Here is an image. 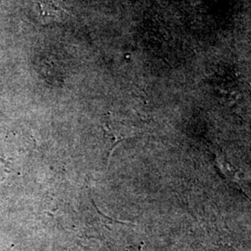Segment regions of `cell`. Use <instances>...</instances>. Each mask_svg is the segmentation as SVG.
Returning <instances> with one entry per match:
<instances>
[{
	"label": "cell",
	"instance_id": "1",
	"mask_svg": "<svg viewBox=\"0 0 251 251\" xmlns=\"http://www.w3.org/2000/svg\"><path fill=\"white\" fill-rule=\"evenodd\" d=\"M39 13L43 21H61L68 15V12L63 8L55 5L53 2L46 0L39 2Z\"/></svg>",
	"mask_w": 251,
	"mask_h": 251
}]
</instances>
